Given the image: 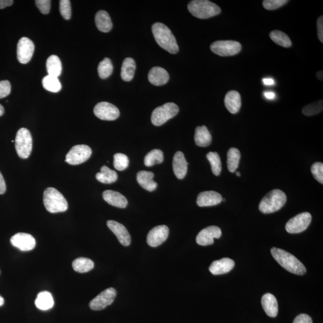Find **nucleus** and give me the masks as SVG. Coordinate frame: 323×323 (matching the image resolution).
<instances>
[{"mask_svg":"<svg viewBox=\"0 0 323 323\" xmlns=\"http://www.w3.org/2000/svg\"><path fill=\"white\" fill-rule=\"evenodd\" d=\"M154 39L159 46L171 54H176L179 50L175 37L166 25L157 22L152 25Z\"/></svg>","mask_w":323,"mask_h":323,"instance_id":"obj_1","label":"nucleus"},{"mask_svg":"<svg viewBox=\"0 0 323 323\" xmlns=\"http://www.w3.org/2000/svg\"><path fill=\"white\" fill-rule=\"evenodd\" d=\"M271 254L277 262L289 272L299 276L306 273V267L301 261L289 252L274 247L271 249Z\"/></svg>","mask_w":323,"mask_h":323,"instance_id":"obj_2","label":"nucleus"},{"mask_svg":"<svg viewBox=\"0 0 323 323\" xmlns=\"http://www.w3.org/2000/svg\"><path fill=\"white\" fill-rule=\"evenodd\" d=\"M286 201L285 193L280 189H274L263 197L258 208L263 214H271L279 211L285 205Z\"/></svg>","mask_w":323,"mask_h":323,"instance_id":"obj_3","label":"nucleus"},{"mask_svg":"<svg viewBox=\"0 0 323 323\" xmlns=\"http://www.w3.org/2000/svg\"><path fill=\"white\" fill-rule=\"evenodd\" d=\"M187 8L193 16L202 19L212 18L221 13L219 6L208 0H193L189 3Z\"/></svg>","mask_w":323,"mask_h":323,"instance_id":"obj_4","label":"nucleus"},{"mask_svg":"<svg viewBox=\"0 0 323 323\" xmlns=\"http://www.w3.org/2000/svg\"><path fill=\"white\" fill-rule=\"evenodd\" d=\"M43 203L45 208L51 213L66 211L69 206L62 193L53 187H48L44 190Z\"/></svg>","mask_w":323,"mask_h":323,"instance_id":"obj_5","label":"nucleus"},{"mask_svg":"<svg viewBox=\"0 0 323 323\" xmlns=\"http://www.w3.org/2000/svg\"><path fill=\"white\" fill-rule=\"evenodd\" d=\"M179 112V107L175 103H166L154 110L151 114V122L154 126L159 127L170 119L175 117Z\"/></svg>","mask_w":323,"mask_h":323,"instance_id":"obj_6","label":"nucleus"},{"mask_svg":"<svg viewBox=\"0 0 323 323\" xmlns=\"http://www.w3.org/2000/svg\"><path fill=\"white\" fill-rule=\"evenodd\" d=\"M16 152L22 159H27L31 153L32 139L30 132L22 128L18 131L15 139Z\"/></svg>","mask_w":323,"mask_h":323,"instance_id":"obj_7","label":"nucleus"},{"mask_svg":"<svg viewBox=\"0 0 323 323\" xmlns=\"http://www.w3.org/2000/svg\"><path fill=\"white\" fill-rule=\"evenodd\" d=\"M210 48L213 53L221 57L234 56L240 52V43L234 40H221L214 42Z\"/></svg>","mask_w":323,"mask_h":323,"instance_id":"obj_8","label":"nucleus"},{"mask_svg":"<svg viewBox=\"0 0 323 323\" xmlns=\"http://www.w3.org/2000/svg\"><path fill=\"white\" fill-rule=\"evenodd\" d=\"M92 154V150L88 145H74L67 153L66 162L72 166H77L88 160Z\"/></svg>","mask_w":323,"mask_h":323,"instance_id":"obj_9","label":"nucleus"},{"mask_svg":"<svg viewBox=\"0 0 323 323\" xmlns=\"http://www.w3.org/2000/svg\"><path fill=\"white\" fill-rule=\"evenodd\" d=\"M312 221V216L310 213L305 212L300 213L290 220L287 223L286 229L290 234H299L305 231L308 228Z\"/></svg>","mask_w":323,"mask_h":323,"instance_id":"obj_10","label":"nucleus"},{"mask_svg":"<svg viewBox=\"0 0 323 323\" xmlns=\"http://www.w3.org/2000/svg\"><path fill=\"white\" fill-rule=\"evenodd\" d=\"M117 292L114 288L106 289L89 303L90 308L94 311H100L104 309L106 306L112 304L116 298Z\"/></svg>","mask_w":323,"mask_h":323,"instance_id":"obj_11","label":"nucleus"},{"mask_svg":"<svg viewBox=\"0 0 323 323\" xmlns=\"http://www.w3.org/2000/svg\"><path fill=\"white\" fill-rule=\"evenodd\" d=\"M93 112L97 118L103 121H115L120 116L119 110L107 102L98 103L93 109Z\"/></svg>","mask_w":323,"mask_h":323,"instance_id":"obj_12","label":"nucleus"},{"mask_svg":"<svg viewBox=\"0 0 323 323\" xmlns=\"http://www.w3.org/2000/svg\"><path fill=\"white\" fill-rule=\"evenodd\" d=\"M34 44L30 38L22 37L17 46V58L19 62L26 64L30 62L34 51Z\"/></svg>","mask_w":323,"mask_h":323,"instance_id":"obj_13","label":"nucleus"},{"mask_svg":"<svg viewBox=\"0 0 323 323\" xmlns=\"http://www.w3.org/2000/svg\"><path fill=\"white\" fill-rule=\"evenodd\" d=\"M169 232V228L166 225L156 226L148 232L147 237L148 245L152 247L159 246L167 240Z\"/></svg>","mask_w":323,"mask_h":323,"instance_id":"obj_14","label":"nucleus"},{"mask_svg":"<svg viewBox=\"0 0 323 323\" xmlns=\"http://www.w3.org/2000/svg\"><path fill=\"white\" fill-rule=\"evenodd\" d=\"M221 236V228L218 226H211L202 229L197 235L196 241L199 245L206 246L214 243V239L220 238Z\"/></svg>","mask_w":323,"mask_h":323,"instance_id":"obj_15","label":"nucleus"},{"mask_svg":"<svg viewBox=\"0 0 323 323\" xmlns=\"http://www.w3.org/2000/svg\"><path fill=\"white\" fill-rule=\"evenodd\" d=\"M11 242L14 247L23 251L33 250L36 245L35 239L30 234L18 233L13 236Z\"/></svg>","mask_w":323,"mask_h":323,"instance_id":"obj_16","label":"nucleus"},{"mask_svg":"<svg viewBox=\"0 0 323 323\" xmlns=\"http://www.w3.org/2000/svg\"><path fill=\"white\" fill-rule=\"evenodd\" d=\"M107 226L110 229L117 237L121 244L124 246H129L131 244V237L127 228L119 223L114 221H109Z\"/></svg>","mask_w":323,"mask_h":323,"instance_id":"obj_17","label":"nucleus"},{"mask_svg":"<svg viewBox=\"0 0 323 323\" xmlns=\"http://www.w3.org/2000/svg\"><path fill=\"white\" fill-rule=\"evenodd\" d=\"M222 196L215 191H205L200 193L197 198L196 203L199 206L217 205L222 201Z\"/></svg>","mask_w":323,"mask_h":323,"instance_id":"obj_18","label":"nucleus"},{"mask_svg":"<svg viewBox=\"0 0 323 323\" xmlns=\"http://www.w3.org/2000/svg\"><path fill=\"white\" fill-rule=\"evenodd\" d=\"M187 163L185 155L182 151H177L173 157V167L174 174L177 179H183L187 172Z\"/></svg>","mask_w":323,"mask_h":323,"instance_id":"obj_19","label":"nucleus"},{"mask_svg":"<svg viewBox=\"0 0 323 323\" xmlns=\"http://www.w3.org/2000/svg\"><path fill=\"white\" fill-rule=\"evenodd\" d=\"M235 266V261L231 258L225 257L221 260L213 261L209 270L213 275H222L230 272Z\"/></svg>","mask_w":323,"mask_h":323,"instance_id":"obj_20","label":"nucleus"},{"mask_svg":"<svg viewBox=\"0 0 323 323\" xmlns=\"http://www.w3.org/2000/svg\"><path fill=\"white\" fill-rule=\"evenodd\" d=\"M148 79L149 82L155 86L166 85L169 82L170 76L166 70L160 67L152 68L148 73Z\"/></svg>","mask_w":323,"mask_h":323,"instance_id":"obj_21","label":"nucleus"},{"mask_svg":"<svg viewBox=\"0 0 323 323\" xmlns=\"http://www.w3.org/2000/svg\"><path fill=\"white\" fill-rule=\"evenodd\" d=\"M103 198L110 205L120 208H125L128 205V200L121 193L113 190H105L102 194Z\"/></svg>","mask_w":323,"mask_h":323,"instance_id":"obj_22","label":"nucleus"},{"mask_svg":"<svg viewBox=\"0 0 323 323\" xmlns=\"http://www.w3.org/2000/svg\"><path fill=\"white\" fill-rule=\"evenodd\" d=\"M225 105L232 114H236L240 111L241 106V98L240 93L236 90H231L226 93Z\"/></svg>","mask_w":323,"mask_h":323,"instance_id":"obj_23","label":"nucleus"},{"mask_svg":"<svg viewBox=\"0 0 323 323\" xmlns=\"http://www.w3.org/2000/svg\"><path fill=\"white\" fill-rule=\"evenodd\" d=\"M261 305L266 314L271 317H276L279 313L277 300L272 294L266 293L261 298Z\"/></svg>","mask_w":323,"mask_h":323,"instance_id":"obj_24","label":"nucleus"},{"mask_svg":"<svg viewBox=\"0 0 323 323\" xmlns=\"http://www.w3.org/2000/svg\"><path fill=\"white\" fill-rule=\"evenodd\" d=\"M154 174L150 171H140L137 173V180L143 188L149 192L154 191L157 188V183L153 180Z\"/></svg>","mask_w":323,"mask_h":323,"instance_id":"obj_25","label":"nucleus"},{"mask_svg":"<svg viewBox=\"0 0 323 323\" xmlns=\"http://www.w3.org/2000/svg\"><path fill=\"white\" fill-rule=\"evenodd\" d=\"M195 144L199 147H208L211 144L212 137L205 126L196 127L195 133Z\"/></svg>","mask_w":323,"mask_h":323,"instance_id":"obj_26","label":"nucleus"},{"mask_svg":"<svg viewBox=\"0 0 323 323\" xmlns=\"http://www.w3.org/2000/svg\"><path fill=\"white\" fill-rule=\"evenodd\" d=\"M95 24L98 30L103 32L111 31L113 27L111 16L104 11H100L96 13Z\"/></svg>","mask_w":323,"mask_h":323,"instance_id":"obj_27","label":"nucleus"},{"mask_svg":"<svg viewBox=\"0 0 323 323\" xmlns=\"http://www.w3.org/2000/svg\"><path fill=\"white\" fill-rule=\"evenodd\" d=\"M136 64L131 58H127L123 62L121 69V77L125 82L132 80L134 76Z\"/></svg>","mask_w":323,"mask_h":323,"instance_id":"obj_28","label":"nucleus"},{"mask_svg":"<svg viewBox=\"0 0 323 323\" xmlns=\"http://www.w3.org/2000/svg\"><path fill=\"white\" fill-rule=\"evenodd\" d=\"M35 305L42 311H46L52 308L54 300L51 293L48 292H42L38 293L35 301Z\"/></svg>","mask_w":323,"mask_h":323,"instance_id":"obj_29","label":"nucleus"},{"mask_svg":"<svg viewBox=\"0 0 323 323\" xmlns=\"http://www.w3.org/2000/svg\"><path fill=\"white\" fill-rule=\"evenodd\" d=\"M48 75L58 77L62 72V64L60 58L57 56L48 57L46 62Z\"/></svg>","mask_w":323,"mask_h":323,"instance_id":"obj_30","label":"nucleus"},{"mask_svg":"<svg viewBox=\"0 0 323 323\" xmlns=\"http://www.w3.org/2000/svg\"><path fill=\"white\" fill-rule=\"evenodd\" d=\"M118 178L117 173L106 166L102 167L101 172L96 174V180L104 184L115 183L118 180Z\"/></svg>","mask_w":323,"mask_h":323,"instance_id":"obj_31","label":"nucleus"},{"mask_svg":"<svg viewBox=\"0 0 323 323\" xmlns=\"http://www.w3.org/2000/svg\"><path fill=\"white\" fill-rule=\"evenodd\" d=\"M73 267L77 273H86L94 267V263L88 258L79 257L73 261Z\"/></svg>","mask_w":323,"mask_h":323,"instance_id":"obj_32","label":"nucleus"},{"mask_svg":"<svg viewBox=\"0 0 323 323\" xmlns=\"http://www.w3.org/2000/svg\"><path fill=\"white\" fill-rule=\"evenodd\" d=\"M228 169L231 173H235L240 163L241 153L240 150L236 148H231L227 154Z\"/></svg>","mask_w":323,"mask_h":323,"instance_id":"obj_33","label":"nucleus"},{"mask_svg":"<svg viewBox=\"0 0 323 323\" xmlns=\"http://www.w3.org/2000/svg\"><path fill=\"white\" fill-rule=\"evenodd\" d=\"M271 39L280 46L290 47L292 46V41L286 33L279 30H274L270 34Z\"/></svg>","mask_w":323,"mask_h":323,"instance_id":"obj_34","label":"nucleus"},{"mask_svg":"<svg viewBox=\"0 0 323 323\" xmlns=\"http://www.w3.org/2000/svg\"><path fill=\"white\" fill-rule=\"evenodd\" d=\"M43 88L48 91L57 93L60 92L61 88V84L58 77L47 75L45 76L42 80Z\"/></svg>","mask_w":323,"mask_h":323,"instance_id":"obj_35","label":"nucleus"},{"mask_svg":"<svg viewBox=\"0 0 323 323\" xmlns=\"http://www.w3.org/2000/svg\"><path fill=\"white\" fill-rule=\"evenodd\" d=\"M164 153L159 149H154L147 153L144 158V165L146 167L153 166L155 164L163 163Z\"/></svg>","mask_w":323,"mask_h":323,"instance_id":"obj_36","label":"nucleus"},{"mask_svg":"<svg viewBox=\"0 0 323 323\" xmlns=\"http://www.w3.org/2000/svg\"><path fill=\"white\" fill-rule=\"evenodd\" d=\"M113 71V66L111 60L104 58L98 65V72L100 78L105 79L111 76Z\"/></svg>","mask_w":323,"mask_h":323,"instance_id":"obj_37","label":"nucleus"},{"mask_svg":"<svg viewBox=\"0 0 323 323\" xmlns=\"http://www.w3.org/2000/svg\"><path fill=\"white\" fill-rule=\"evenodd\" d=\"M206 158L211 164L212 173L219 176L222 171V163L221 157L217 152H209L206 154Z\"/></svg>","mask_w":323,"mask_h":323,"instance_id":"obj_38","label":"nucleus"},{"mask_svg":"<svg viewBox=\"0 0 323 323\" xmlns=\"http://www.w3.org/2000/svg\"><path fill=\"white\" fill-rule=\"evenodd\" d=\"M323 110L322 99L306 105L302 109L303 114L307 116H313L321 113Z\"/></svg>","mask_w":323,"mask_h":323,"instance_id":"obj_39","label":"nucleus"},{"mask_svg":"<svg viewBox=\"0 0 323 323\" xmlns=\"http://www.w3.org/2000/svg\"><path fill=\"white\" fill-rule=\"evenodd\" d=\"M116 170L124 171L127 169L129 166V159L127 155L123 153H116L114 155L113 162Z\"/></svg>","mask_w":323,"mask_h":323,"instance_id":"obj_40","label":"nucleus"},{"mask_svg":"<svg viewBox=\"0 0 323 323\" xmlns=\"http://www.w3.org/2000/svg\"><path fill=\"white\" fill-rule=\"evenodd\" d=\"M60 11L61 15L66 20H69L72 16V7L69 0H61L60 2Z\"/></svg>","mask_w":323,"mask_h":323,"instance_id":"obj_41","label":"nucleus"},{"mask_svg":"<svg viewBox=\"0 0 323 323\" xmlns=\"http://www.w3.org/2000/svg\"><path fill=\"white\" fill-rule=\"evenodd\" d=\"M287 2V0H264L262 5L263 8L268 11H274L282 7Z\"/></svg>","mask_w":323,"mask_h":323,"instance_id":"obj_42","label":"nucleus"},{"mask_svg":"<svg viewBox=\"0 0 323 323\" xmlns=\"http://www.w3.org/2000/svg\"><path fill=\"white\" fill-rule=\"evenodd\" d=\"M311 173L316 180L323 184V164L321 163H315L311 167Z\"/></svg>","mask_w":323,"mask_h":323,"instance_id":"obj_43","label":"nucleus"},{"mask_svg":"<svg viewBox=\"0 0 323 323\" xmlns=\"http://www.w3.org/2000/svg\"><path fill=\"white\" fill-rule=\"evenodd\" d=\"M11 92V83L8 80H2L0 82V99L8 96Z\"/></svg>","mask_w":323,"mask_h":323,"instance_id":"obj_44","label":"nucleus"},{"mask_svg":"<svg viewBox=\"0 0 323 323\" xmlns=\"http://www.w3.org/2000/svg\"><path fill=\"white\" fill-rule=\"evenodd\" d=\"M35 4L41 14L46 15L49 13L51 4V1L49 0H37L35 1Z\"/></svg>","mask_w":323,"mask_h":323,"instance_id":"obj_45","label":"nucleus"},{"mask_svg":"<svg viewBox=\"0 0 323 323\" xmlns=\"http://www.w3.org/2000/svg\"><path fill=\"white\" fill-rule=\"evenodd\" d=\"M293 323H312V319L308 315L302 314L297 316Z\"/></svg>","mask_w":323,"mask_h":323,"instance_id":"obj_46","label":"nucleus"},{"mask_svg":"<svg viewBox=\"0 0 323 323\" xmlns=\"http://www.w3.org/2000/svg\"><path fill=\"white\" fill-rule=\"evenodd\" d=\"M317 26V34L319 41L323 43V16H321L317 19L316 22Z\"/></svg>","mask_w":323,"mask_h":323,"instance_id":"obj_47","label":"nucleus"},{"mask_svg":"<svg viewBox=\"0 0 323 323\" xmlns=\"http://www.w3.org/2000/svg\"><path fill=\"white\" fill-rule=\"evenodd\" d=\"M6 190V185L4 178H3L2 174L0 173V195L4 194Z\"/></svg>","mask_w":323,"mask_h":323,"instance_id":"obj_48","label":"nucleus"},{"mask_svg":"<svg viewBox=\"0 0 323 323\" xmlns=\"http://www.w3.org/2000/svg\"><path fill=\"white\" fill-rule=\"evenodd\" d=\"M14 4L12 0H0V9H5Z\"/></svg>","mask_w":323,"mask_h":323,"instance_id":"obj_49","label":"nucleus"},{"mask_svg":"<svg viewBox=\"0 0 323 323\" xmlns=\"http://www.w3.org/2000/svg\"><path fill=\"white\" fill-rule=\"evenodd\" d=\"M264 95L267 99H273L275 98V97H276V95H275V93L272 92H264Z\"/></svg>","mask_w":323,"mask_h":323,"instance_id":"obj_50","label":"nucleus"},{"mask_svg":"<svg viewBox=\"0 0 323 323\" xmlns=\"http://www.w3.org/2000/svg\"><path fill=\"white\" fill-rule=\"evenodd\" d=\"M263 82L265 85H273L274 84V80L273 79L266 78L263 79Z\"/></svg>","mask_w":323,"mask_h":323,"instance_id":"obj_51","label":"nucleus"},{"mask_svg":"<svg viewBox=\"0 0 323 323\" xmlns=\"http://www.w3.org/2000/svg\"><path fill=\"white\" fill-rule=\"evenodd\" d=\"M316 77L319 80L322 81L323 80V72L322 71H319L317 73H316Z\"/></svg>","mask_w":323,"mask_h":323,"instance_id":"obj_52","label":"nucleus"},{"mask_svg":"<svg viewBox=\"0 0 323 323\" xmlns=\"http://www.w3.org/2000/svg\"><path fill=\"white\" fill-rule=\"evenodd\" d=\"M5 113V109L4 107H3V106L0 104V116H2L3 115V114H4Z\"/></svg>","mask_w":323,"mask_h":323,"instance_id":"obj_53","label":"nucleus"},{"mask_svg":"<svg viewBox=\"0 0 323 323\" xmlns=\"http://www.w3.org/2000/svg\"><path fill=\"white\" fill-rule=\"evenodd\" d=\"M4 303H5L4 299H3L2 296H0V306H2L3 305H4Z\"/></svg>","mask_w":323,"mask_h":323,"instance_id":"obj_54","label":"nucleus"},{"mask_svg":"<svg viewBox=\"0 0 323 323\" xmlns=\"http://www.w3.org/2000/svg\"><path fill=\"white\" fill-rule=\"evenodd\" d=\"M236 174H237V176L238 177H240L241 176V174H240V172H237V173H236Z\"/></svg>","mask_w":323,"mask_h":323,"instance_id":"obj_55","label":"nucleus"}]
</instances>
